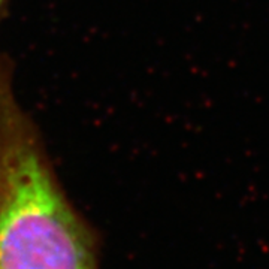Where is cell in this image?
Wrapping results in <instances>:
<instances>
[{"mask_svg":"<svg viewBox=\"0 0 269 269\" xmlns=\"http://www.w3.org/2000/svg\"><path fill=\"white\" fill-rule=\"evenodd\" d=\"M0 269H102L97 233L66 194L3 52Z\"/></svg>","mask_w":269,"mask_h":269,"instance_id":"obj_1","label":"cell"},{"mask_svg":"<svg viewBox=\"0 0 269 269\" xmlns=\"http://www.w3.org/2000/svg\"><path fill=\"white\" fill-rule=\"evenodd\" d=\"M6 3H8V0H0V15H2V12H3V9H5Z\"/></svg>","mask_w":269,"mask_h":269,"instance_id":"obj_2","label":"cell"}]
</instances>
